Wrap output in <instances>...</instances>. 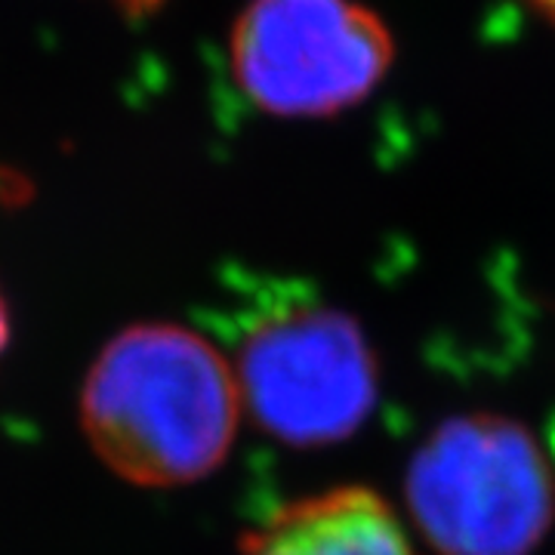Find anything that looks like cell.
I'll use <instances>...</instances> for the list:
<instances>
[{"label": "cell", "instance_id": "6da1fadb", "mask_svg": "<svg viewBox=\"0 0 555 555\" xmlns=\"http://www.w3.org/2000/svg\"><path fill=\"white\" fill-rule=\"evenodd\" d=\"M241 411L232 361L179 324L120 331L96 356L80 396L93 454L139 488H177L217 473Z\"/></svg>", "mask_w": 555, "mask_h": 555}, {"label": "cell", "instance_id": "7a4b0ae2", "mask_svg": "<svg viewBox=\"0 0 555 555\" xmlns=\"http://www.w3.org/2000/svg\"><path fill=\"white\" fill-rule=\"evenodd\" d=\"M404 500L438 555H531L555 525V469L516 416L456 414L414 451Z\"/></svg>", "mask_w": 555, "mask_h": 555}, {"label": "cell", "instance_id": "3957f363", "mask_svg": "<svg viewBox=\"0 0 555 555\" xmlns=\"http://www.w3.org/2000/svg\"><path fill=\"white\" fill-rule=\"evenodd\" d=\"M232 367L244 411L291 448L339 444L377 408V352L343 309L287 306L262 315L241 337Z\"/></svg>", "mask_w": 555, "mask_h": 555}, {"label": "cell", "instance_id": "277c9868", "mask_svg": "<svg viewBox=\"0 0 555 555\" xmlns=\"http://www.w3.org/2000/svg\"><path fill=\"white\" fill-rule=\"evenodd\" d=\"M229 62L262 112L331 118L386 80L396 38L361 0H250L232 28Z\"/></svg>", "mask_w": 555, "mask_h": 555}, {"label": "cell", "instance_id": "5b68a950", "mask_svg": "<svg viewBox=\"0 0 555 555\" xmlns=\"http://www.w3.org/2000/svg\"><path fill=\"white\" fill-rule=\"evenodd\" d=\"M244 555H420L389 500L343 485L281 506L241 543Z\"/></svg>", "mask_w": 555, "mask_h": 555}, {"label": "cell", "instance_id": "8992f818", "mask_svg": "<svg viewBox=\"0 0 555 555\" xmlns=\"http://www.w3.org/2000/svg\"><path fill=\"white\" fill-rule=\"evenodd\" d=\"M10 343V309H7V299L0 294V356Z\"/></svg>", "mask_w": 555, "mask_h": 555}, {"label": "cell", "instance_id": "52a82bcc", "mask_svg": "<svg viewBox=\"0 0 555 555\" xmlns=\"http://www.w3.org/2000/svg\"><path fill=\"white\" fill-rule=\"evenodd\" d=\"M531 7H534L537 13H543L546 20L555 22V0H528Z\"/></svg>", "mask_w": 555, "mask_h": 555}, {"label": "cell", "instance_id": "ba28073f", "mask_svg": "<svg viewBox=\"0 0 555 555\" xmlns=\"http://www.w3.org/2000/svg\"><path fill=\"white\" fill-rule=\"evenodd\" d=\"M124 3H130V7H155L160 0H124Z\"/></svg>", "mask_w": 555, "mask_h": 555}]
</instances>
